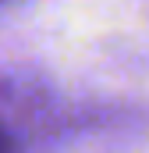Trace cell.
<instances>
[{"instance_id":"cell-1","label":"cell","mask_w":149,"mask_h":153,"mask_svg":"<svg viewBox=\"0 0 149 153\" xmlns=\"http://www.w3.org/2000/svg\"><path fill=\"white\" fill-rule=\"evenodd\" d=\"M0 153H18V139L4 121H0Z\"/></svg>"}]
</instances>
